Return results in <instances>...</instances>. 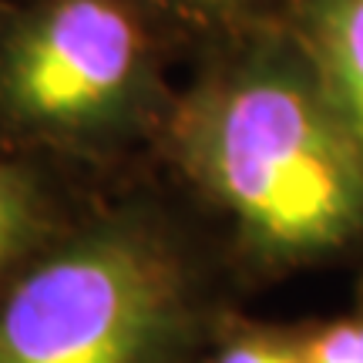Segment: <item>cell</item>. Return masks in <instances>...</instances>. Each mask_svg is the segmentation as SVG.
Returning a JSON list of instances; mask_svg holds the SVG:
<instances>
[{
    "instance_id": "cell-1",
    "label": "cell",
    "mask_w": 363,
    "mask_h": 363,
    "mask_svg": "<svg viewBox=\"0 0 363 363\" xmlns=\"http://www.w3.org/2000/svg\"><path fill=\"white\" fill-rule=\"evenodd\" d=\"M165 142L262 269L316 266L363 242V148L293 30L195 81L165 115Z\"/></svg>"
},
{
    "instance_id": "cell-2",
    "label": "cell",
    "mask_w": 363,
    "mask_h": 363,
    "mask_svg": "<svg viewBox=\"0 0 363 363\" xmlns=\"http://www.w3.org/2000/svg\"><path fill=\"white\" fill-rule=\"evenodd\" d=\"M202 340L192 266L138 208L57 229L0 296V363H192Z\"/></svg>"
},
{
    "instance_id": "cell-3",
    "label": "cell",
    "mask_w": 363,
    "mask_h": 363,
    "mask_svg": "<svg viewBox=\"0 0 363 363\" xmlns=\"http://www.w3.org/2000/svg\"><path fill=\"white\" fill-rule=\"evenodd\" d=\"M162 111L138 0H38L0 34V128L54 152H108Z\"/></svg>"
},
{
    "instance_id": "cell-4",
    "label": "cell",
    "mask_w": 363,
    "mask_h": 363,
    "mask_svg": "<svg viewBox=\"0 0 363 363\" xmlns=\"http://www.w3.org/2000/svg\"><path fill=\"white\" fill-rule=\"evenodd\" d=\"M289 30L363 148V0H293Z\"/></svg>"
},
{
    "instance_id": "cell-5",
    "label": "cell",
    "mask_w": 363,
    "mask_h": 363,
    "mask_svg": "<svg viewBox=\"0 0 363 363\" xmlns=\"http://www.w3.org/2000/svg\"><path fill=\"white\" fill-rule=\"evenodd\" d=\"M57 229L51 192L38 169L0 158V296Z\"/></svg>"
},
{
    "instance_id": "cell-6",
    "label": "cell",
    "mask_w": 363,
    "mask_h": 363,
    "mask_svg": "<svg viewBox=\"0 0 363 363\" xmlns=\"http://www.w3.org/2000/svg\"><path fill=\"white\" fill-rule=\"evenodd\" d=\"M206 363H306V330L229 320L212 337Z\"/></svg>"
},
{
    "instance_id": "cell-7",
    "label": "cell",
    "mask_w": 363,
    "mask_h": 363,
    "mask_svg": "<svg viewBox=\"0 0 363 363\" xmlns=\"http://www.w3.org/2000/svg\"><path fill=\"white\" fill-rule=\"evenodd\" d=\"M306 363H363V299L343 316L306 326Z\"/></svg>"
},
{
    "instance_id": "cell-8",
    "label": "cell",
    "mask_w": 363,
    "mask_h": 363,
    "mask_svg": "<svg viewBox=\"0 0 363 363\" xmlns=\"http://www.w3.org/2000/svg\"><path fill=\"white\" fill-rule=\"evenodd\" d=\"M148 4H155L158 11L172 13V17H179L185 24L222 27V24H235V21L252 17L269 0H148Z\"/></svg>"
}]
</instances>
